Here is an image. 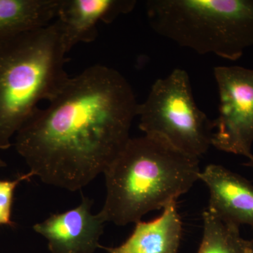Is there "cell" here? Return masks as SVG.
<instances>
[{"label": "cell", "instance_id": "obj_11", "mask_svg": "<svg viewBox=\"0 0 253 253\" xmlns=\"http://www.w3.org/2000/svg\"><path fill=\"white\" fill-rule=\"evenodd\" d=\"M61 0H0V40L39 29L57 17Z\"/></svg>", "mask_w": 253, "mask_h": 253}, {"label": "cell", "instance_id": "obj_10", "mask_svg": "<svg viewBox=\"0 0 253 253\" xmlns=\"http://www.w3.org/2000/svg\"><path fill=\"white\" fill-rule=\"evenodd\" d=\"M182 236V221L176 202L163 208L153 220L135 223L127 239L118 247H102L108 253H176Z\"/></svg>", "mask_w": 253, "mask_h": 253}, {"label": "cell", "instance_id": "obj_5", "mask_svg": "<svg viewBox=\"0 0 253 253\" xmlns=\"http://www.w3.org/2000/svg\"><path fill=\"white\" fill-rule=\"evenodd\" d=\"M139 129L184 154L200 158L212 146L213 121L195 102L187 72L173 70L155 82L137 109Z\"/></svg>", "mask_w": 253, "mask_h": 253}, {"label": "cell", "instance_id": "obj_8", "mask_svg": "<svg viewBox=\"0 0 253 253\" xmlns=\"http://www.w3.org/2000/svg\"><path fill=\"white\" fill-rule=\"evenodd\" d=\"M136 4L134 0H61L56 21L67 54L78 43L94 41L99 23L113 22Z\"/></svg>", "mask_w": 253, "mask_h": 253}, {"label": "cell", "instance_id": "obj_1", "mask_svg": "<svg viewBox=\"0 0 253 253\" xmlns=\"http://www.w3.org/2000/svg\"><path fill=\"white\" fill-rule=\"evenodd\" d=\"M139 104L126 78L94 65L70 77L16 133L15 147L33 175L68 191L83 189L130 139Z\"/></svg>", "mask_w": 253, "mask_h": 253}, {"label": "cell", "instance_id": "obj_13", "mask_svg": "<svg viewBox=\"0 0 253 253\" xmlns=\"http://www.w3.org/2000/svg\"><path fill=\"white\" fill-rule=\"evenodd\" d=\"M34 176L31 172L18 176L13 180H0V226H14L11 219L15 190L20 183Z\"/></svg>", "mask_w": 253, "mask_h": 253}, {"label": "cell", "instance_id": "obj_4", "mask_svg": "<svg viewBox=\"0 0 253 253\" xmlns=\"http://www.w3.org/2000/svg\"><path fill=\"white\" fill-rule=\"evenodd\" d=\"M160 36L200 54L235 61L253 46V0H149Z\"/></svg>", "mask_w": 253, "mask_h": 253}, {"label": "cell", "instance_id": "obj_6", "mask_svg": "<svg viewBox=\"0 0 253 253\" xmlns=\"http://www.w3.org/2000/svg\"><path fill=\"white\" fill-rule=\"evenodd\" d=\"M214 76L219 113L213 121L212 146L219 151L253 158V69L217 66Z\"/></svg>", "mask_w": 253, "mask_h": 253}, {"label": "cell", "instance_id": "obj_15", "mask_svg": "<svg viewBox=\"0 0 253 253\" xmlns=\"http://www.w3.org/2000/svg\"><path fill=\"white\" fill-rule=\"evenodd\" d=\"M4 167H6V163H5L4 161L0 158V169Z\"/></svg>", "mask_w": 253, "mask_h": 253}, {"label": "cell", "instance_id": "obj_7", "mask_svg": "<svg viewBox=\"0 0 253 253\" xmlns=\"http://www.w3.org/2000/svg\"><path fill=\"white\" fill-rule=\"evenodd\" d=\"M93 201L83 197L77 207L51 214L33 226L45 238L51 253H94L101 249L99 239L106 221L91 212Z\"/></svg>", "mask_w": 253, "mask_h": 253}, {"label": "cell", "instance_id": "obj_9", "mask_svg": "<svg viewBox=\"0 0 253 253\" xmlns=\"http://www.w3.org/2000/svg\"><path fill=\"white\" fill-rule=\"evenodd\" d=\"M199 180L209 190L208 208L221 220L253 229V184L220 165L211 164L200 173Z\"/></svg>", "mask_w": 253, "mask_h": 253}, {"label": "cell", "instance_id": "obj_14", "mask_svg": "<svg viewBox=\"0 0 253 253\" xmlns=\"http://www.w3.org/2000/svg\"><path fill=\"white\" fill-rule=\"evenodd\" d=\"M244 165L247 166V167H250L253 169V158L251 160H248L247 163H245Z\"/></svg>", "mask_w": 253, "mask_h": 253}, {"label": "cell", "instance_id": "obj_2", "mask_svg": "<svg viewBox=\"0 0 253 253\" xmlns=\"http://www.w3.org/2000/svg\"><path fill=\"white\" fill-rule=\"evenodd\" d=\"M199 158L158 136L130 138L104 172L106 199L99 214L106 222L126 226L163 209L199 180Z\"/></svg>", "mask_w": 253, "mask_h": 253}, {"label": "cell", "instance_id": "obj_3", "mask_svg": "<svg viewBox=\"0 0 253 253\" xmlns=\"http://www.w3.org/2000/svg\"><path fill=\"white\" fill-rule=\"evenodd\" d=\"M66 54L56 21L0 40V150L67 82Z\"/></svg>", "mask_w": 253, "mask_h": 253}, {"label": "cell", "instance_id": "obj_12", "mask_svg": "<svg viewBox=\"0 0 253 253\" xmlns=\"http://www.w3.org/2000/svg\"><path fill=\"white\" fill-rule=\"evenodd\" d=\"M203 236L197 253H253L239 226L224 222L206 209L203 213Z\"/></svg>", "mask_w": 253, "mask_h": 253}, {"label": "cell", "instance_id": "obj_16", "mask_svg": "<svg viewBox=\"0 0 253 253\" xmlns=\"http://www.w3.org/2000/svg\"><path fill=\"white\" fill-rule=\"evenodd\" d=\"M250 248H251V251H252V253H253V239L250 240L249 241Z\"/></svg>", "mask_w": 253, "mask_h": 253}]
</instances>
